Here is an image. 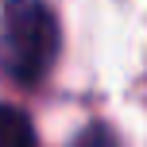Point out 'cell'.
Segmentation results:
<instances>
[{
  "label": "cell",
  "instance_id": "6da1fadb",
  "mask_svg": "<svg viewBox=\"0 0 147 147\" xmlns=\"http://www.w3.org/2000/svg\"><path fill=\"white\" fill-rule=\"evenodd\" d=\"M58 58V16L47 0H12L0 16V74L39 85Z\"/></svg>",
  "mask_w": 147,
  "mask_h": 147
},
{
  "label": "cell",
  "instance_id": "7a4b0ae2",
  "mask_svg": "<svg viewBox=\"0 0 147 147\" xmlns=\"http://www.w3.org/2000/svg\"><path fill=\"white\" fill-rule=\"evenodd\" d=\"M0 147H35V132H31L27 112L0 105Z\"/></svg>",
  "mask_w": 147,
  "mask_h": 147
},
{
  "label": "cell",
  "instance_id": "3957f363",
  "mask_svg": "<svg viewBox=\"0 0 147 147\" xmlns=\"http://www.w3.org/2000/svg\"><path fill=\"white\" fill-rule=\"evenodd\" d=\"M74 147H120V140H116L105 124H89L85 132L74 140Z\"/></svg>",
  "mask_w": 147,
  "mask_h": 147
}]
</instances>
